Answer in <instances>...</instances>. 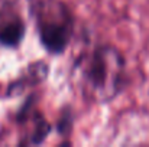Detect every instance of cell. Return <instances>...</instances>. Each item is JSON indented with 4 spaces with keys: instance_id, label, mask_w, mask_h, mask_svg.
Wrapping results in <instances>:
<instances>
[{
    "instance_id": "obj_1",
    "label": "cell",
    "mask_w": 149,
    "mask_h": 147,
    "mask_svg": "<svg viewBox=\"0 0 149 147\" xmlns=\"http://www.w3.org/2000/svg\"><path fill=\"white\" fill-rule=\"evenodd\" d=\"M125 82V59L113 46L94 49L81 65V87L96 102H109Z\"/></svg>"
},
{
    "instance_id": "obj_3",
    "label": "cell",
    "mask_w": 149,
    "mask_h": 147,
    "mask_svg": "<svg viewBox=\"0 0 149 147\" xmlns=\"http://www.w3.org/2000/svg\"><path fill=\"white\" fill-rule=\"evenodd\" d=\"M25 33V26L17 17L6 19L0 23V43L4 46H16L20 43Z\"/></svg>"
},
{
    "instance_id": "obj_2",
    "label": "cell",
    "mask_w": 149,
    "mask_h": 147,
    "mask_svg": "<svg viewBox=\"0 0 149 147\" xmlns=\"http://www.w3.org/2000/svg\"><path fill=\"white\" fill-rule=\"evenodd\" d=\"M36 30L42 45L52 53L67 48L74 29L72 14L61 0H38L33 6Z\"/></svg>"
}]
</instances>
